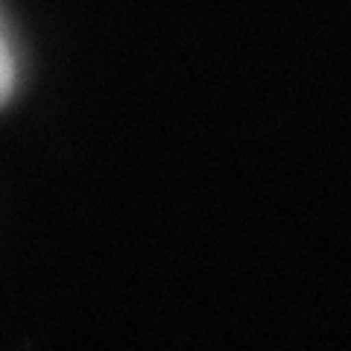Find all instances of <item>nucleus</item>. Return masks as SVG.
I'll return each mask as SVG.
<instances>
[{
  "mask_svg": "<svg viewBox=\"0 0 351 351\" xmlns=\"http://www.w3.org/2000/svg\"><path fill=\"white\" fill-rule=\"evenodd\" d=\"M15 85H18V59H15L12 41H9L3 24H0V108L15 94Z\"/></svg>",
  "mask_w": 351,
  "mask_h": 351,
  "instance_id": "f257e3e1",
  "label": "nucleus"
}]
</instances>
